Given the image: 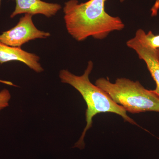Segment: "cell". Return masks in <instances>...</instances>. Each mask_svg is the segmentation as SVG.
Here are the masks:
<instances>
[{"label":"cell","mask_w":159,"mask_h":159,"mask_svg":"<svg viewBox=\"0 0 159 159\" xmlns=\"http://www.w3.org/2000/svg\"><path fill=\"white\" fill-rule=\"evenodd\" d=\"M15 9L10 15L13 18L18 15L41 14L50 18L55 15L61 9L57 3H48L41 0H15Z\"/></svg>","instance_id":"cell-7"},{"label":"cell","mask_w":159,"mask_h":159,"mask_svg":"<svg viewBox=\"0 0 159 159\" xmlns=\"http://www.w3.org/2000/svg\"><path fill=\"white\" fill-rule=\"evenodd\" d=\"M146 34L143 29H138L134 37L126 42V45L145 61L156 84V89L152 91L159 96V49L154 48L149 44Z\"/></svg>","instance_id":"cell-5"},{"label":"cell","mask_w":159,"mask_h":159,"mask_svg":"<svg viewBox=\"0 0 159 159\" xmlns=\"http://www.w3.org/2000/svg\"><path fill=\"white\" fill-rule=\"evenodd\" d=\"M40 57L34 53L23 50L21 48L13 47L0 43V64L11 61L23 62L37 73L44 69L39 63Z\"/></svg>","instance_id":"cell-6"},{"label":"cell","mask_w":159,"mask_h":159,"mask_svg":"<svg viewBox=\"0 0 159 159\" xmlns=\"http://www.w3.org/2000/svg\"><path fill=\"white\" fill-rule=\"evenodd\" d=\"M93 68V63L89 61L84 73L77 76L66 70L60 71L59 77L61 82L73 86L80 93L87 106L85 117L86 125L81 137L74 146L82 149L85 147L84 138L87 131L93 125V117L98 114L110 112L121 116L124 121L131 124L137 125L136 122L126 114L122 106L114 102L103 90L92 84L89 75Z\"/></svg>","instance_id":"cell-2"},{"label":"cell","mask_w":159,"mask_h":159,"mask_svg":"<svg viewBox=\"0 0 159 159\" xmlns=\"http://www.w3.org/2000/svg\"><path fill=\"white\" fill-rule=\"evenodd\" d=\"M11 98V94L8 89H4L0 92V112L9 106Z\"/></svg>","instance_id":"cell-8"},{"label":"cell","mask_w":159,"mask_h":159,"mask_svg":"<svg viewBox=\"0 0 159 159\" xmlns=\"http://www.w3.org/2000/svg\"><path fill=\"white\" fill-rule=\"evenodd\" d=\"M31 15L25 14L20 19L16 25L0 34V43L21 48L33 40L45 39L51 36L49 32L41 31L34 25Z\"/></svg>","instance_id":"cell-4"},{"label":"cell","mask_w":159,"mask_h":159,"mask_svg":"<svg viewBox=\"0 0 159 159\" xmlns=\"http://www.w3.org/2000/svg\"><path fill=\"white\" fill-rule=\"evenodd\" d=\"M1 1L2 0H0V9H1Z\"/></svg>","instance_id":"cell-12"},{"label":"cell","mask_w":159,"mask_h":159,"mask_svg":"<svg viewBox=\"0 0 159 159\" xmlns=\"http://www.w3.org/2000/svg\"><path fill=\"white\" fill-rule=\"evenodd\" d=\"M95 85L129 112H159V96L152 90L145 89L139 81L119 78L112 83L108 78L101 77L96 80Z\"/></svg>","instance_id":"cell-3"},{"label":"cell","mask_w":159,"mask_h":159,"mask_svg":"<svg viewBox=\"0 0 159 159\" xmlns=\"http://www.w3.org/2000/svg\"><path fill=\"white\" fill-rule=\"evenodd\" d=\"M150 10L152 16H156L157 15L159 10V0H156L154 4Z\"/></svg>","instance_id":"cell-10"},{"label":"cell","mask_w":159,"mask_h":159,"mask_svg":"<svg viewBox=\"0 0 159 159\" xmlns=\"http://www.w3.org/2000/svg\"><path fill=\"white\" fill-rule=\"evenodd\" d=\"M146 37L149 44L154 48L159 49V34L155 35L152 31L146 34Z\"/></svg>","instance_id":"cell-9"},{"label":"cell","mask_w":159,"mask_h":159,"mask_svg":"<svg viewBox=\"0 0 159 159\" xmlns=\"http://www.w3.org/2000/svg\"><path fill=\"white\" fill-rule=\"evenodd\" d=\"M107 0H89L79 3L69 0L65 3L64 19L69 34L77 41L89 37L104 39L111 32L125 28L120 18L113 16L105 11Z\"/></svg>","instance_id":"cell-1"},{"label":"cell","mask_w":159,"mask_h":159,"mask_svg":"<svg viewBox=\"0 0 159 159\" xmlns=\"http://www.w3.org/2000/svg\"><path fill=\"white\" fill-rule=\"evenodd\" d=\"M125 0H120V2H125Z\"/></svg>","instance_id":"cell-11"}]
</instances>
